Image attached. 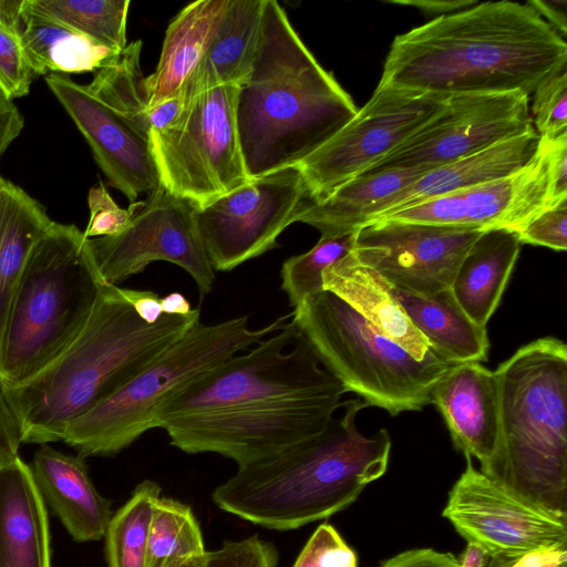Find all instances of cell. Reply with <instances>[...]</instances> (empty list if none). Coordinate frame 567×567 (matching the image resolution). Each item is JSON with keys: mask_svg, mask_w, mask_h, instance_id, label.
<instances>
[{"mask_svg": "<svg viewBox=\"0 0 567 567\" xmlns=\"http://www.w3.org/2000/svg\"><path fill=\"white\" fill-rule=\"evenodd\" d=\"M520 246L514 230L485 229L461 261L451 291L458 306L476 324L486 327L495 312Z\"/></svg>", "mask_w": 567, "mask_h": 567, "instance_id": "484cf974", "label": "cell"}, {"mask_svg": "<svg viewBox=\"0 0 567 567\" xmlns=\"http://www.w3.org/2000/svg\"><path fill=\"white\" fill-rule=\"evenodd\" d=\"M188 104L182 91L164 102L147 107L146 118L151 131H161L171 126Z\"/></svg>", "mask_w": 567, "mask_h": 567, "instance_id": "f6af8a7d", "label": "cell"}, {"mask_svg": "<svg viewBox=\"0 0 567 567\" xmlns=\"http://www.w3.org/2000/svg\"><path fill=\"white\" fill-rule=\"evenodd\" d=\"M171 567H206V554L204 556L186 559Z\"/></svg>", "mask_w": 567, "mask_h": 567, "instance_id": "f5cc1de1", "label": "cell"}, {"mask_svg": "<svg viewBox=\"0 0 567 567\" xmlns=\"http://www.w3.org/2000/svg\"><path fill=\"white\" fill-rule=\"evenodd\" d=\"M484 567H567V549L529 553L518 557H493Z\"/></svg>", "mask_w": 567, "mask_h": 567, "instance_id": "ee69618b", "label": "cell"}, {"mask_svg": "<svg viewBox=\"0 0 567 567\" xmlns=\"http://www.w3.org/2000/svg\"><path fill=\"white\" fill-rule=\"evenodd\" d=\"M539 142L546 153L550 206L567 198V136Z\"/></svg>", "mask_w": 567, "mask_h": 567, "instance_id": "60d3db41", "label": "cell"}, {"mask_svg": "<svg viewBox=\"0 0 567 567\" xmlns=\"http://www.w3.org/2000/svg\"><path fill=\"white\" fill-rule=\"evenodd\" d=\"M192 508L159 496L153 505L146 547V567H171L206 554Z\"/></svg>", "mask_w": 567, "mask_h": 567, "instance_id": "4dcf8cb0", "label": "cell"}, {"mask_svg": "<svg viewBox=\"0 0 567 567\" xmlns=\"http://www.w3.org/2000/svg\"><path fill=\"white\" fill-rule=\"evenodd\" d=\"M424 173L388 169L360 175L320 202H305L296 221L317 228L321 237L358 231L382 215L395 195Z\"/></svg>", "mask_w": 567, "mask_h": 567, "instance_id": "d4e9b609", "label": "cell"}, {"mask_svg": "<svg viewBox=\"0 0 567 567\" xmlns=\"http://www.w3.org/2000/svg\"><path fill=\"white\" fill-rule=\"evenodd\" d=\"M30 468L45 504L73 540L86 543L104 537L112 505L95 488L83 457L42 444Z\"/></svg>", "mask_w": 567, "mask_h": 567, "instance_id": "ffe728a7", "label": "cell"}, {"mask_svg": "<svg viewBox=\"0 0 567 567\" xmlns=\"http://www.w3.org/2000/svg\"><path fill=\"white\" fill-rule=\"evenodd\" d=\"M278 559L275 545L254 535L207 551L206 567H277Z\"/></svg>", "mask_w": 567, "mask_h": 567, "instance_id": "74e56055", "label": "cell"}, {"mask_svg": "<svg viewBox=\"0 0 567 567\" xmlns=\"http://www.w3.org/2000/svg\"><path fill=\"white\" fill-rule=\"evenodd\" d=\"M24 118L12 101L0 100V157L20 135Z\"/></svg>", "mask_w": 567, "mask_h": 567, "instance_id": "bcb514c9", "label": "cell"}, {"mask_svg": "<svg viewBox=\"0 0 567 567\" xmlns=\"http://www.w3.org/2000/svg\"><path fill=\"white\" fill-rule=\"evenodd\" d=\"M347 392L290 318L168 396L155 411L154 427L185 453H215L240 467L321 434Z\"/></svg>", "mask_w": 567, "mask_h": 567, "instance_id": "6da1fadb", "label": "cell"}, {"mask_svg": "<svg viewBox=\"0 0 567 567\" xmlns=\"http://www.w3.org/2000/svg\"><path fill=\"white\" fill-rule=\"evenodd\" d=\"M89 223L83 231L89 239L120 234L130 223L134 207L121 208L111 197L102 182L89 190Z\"/></svg>", "mask_w": 567, "mask_h": 567, "instance_id": "ab89813d", "label": "cell"}, {"mask_svg": "<svg viewBox=\"0 0 567 567\" xmlns=\"http://www.w3.org/2000/svg\"><path fill=\"white\" fill-rule=\"evenodd\" d=\"M357 233L320 237L310 250L285 260L280 288L292 309L324 290L323 271L353 250Z\"/></svg>", "mask_w": 567, "mask_h": 567, "instance_id": "836d02e7", "label": "cell"}, {"mask_svg": "<svg viewBox=\"0 0 567 567\" xmlns=\"http://www.w3.org/2000/svg\"><path fill=\"white\" fill-rule=\"evenodd\" d=\"M466 458L442 515L488 558L567 549V515L539 505L492 480Z\"/></svg>", "mask_w": 567, "mask_h": 567, "instance_id": "5bb4252c", "label": "cell"}, {"mask_svg": "<svg viewBox=\"0 0 567 567\" xmlns=\"http://www.w3.org/2000/svg\"><path fill=\"white\" fill-rule=\"evenodd\" d=\"M0 567H52L47 504L20 456L0 465Z\"/></svg>", "mask_w": 567, "mask_h": 567, "instance_id": "44dd1931", "label": "cell"}, {"mask_svg": "<svg viewBox=\"0 0 567 567\" xmlns=\"http://www.w3.org/2000/svg\"><path fill=\"white\" fill-rule=\"evenodd\" d=\"M567 66V42L527 3L487 1L394 38L379 85L440 95H532Z\"/></svg>", "mask_w": 567, "mask_h": 567, "instance_id": "7a4b0ae2", "label": "cell"}, {"mask_svg": "<svg viewBox=\"0 0 567 567\" xmlns=\"http://www.w3.org/2000/svg\"><path fill=\"white\" fill-rule=\"evenodd\" d=\"M447 97L378 84L355 115L299 165L306 202L327 198L375 165L440 112Z\"/></svg>", "mask_w": 567, "mask_h": 567, "instance_id": "8fae6325", "label": "cell"}, {"mask_svg": "<svg viewBox=\"0 0 567 567\" xmlns=\"http://www.w3.org/2000/svg\"><path fill=\"white\" fill-rule=\"evenodd\" d=\"M44 80L85 138L111 186L131 204L159 186L150 146L147 105L142 100L111 91L93 94L65 74L49 73Z\"/></svg>", "mask_w": 567, "mask_h": 567, "instance_id": "4fadbf2b", "label": "cell"}, {"mask_svg": "<svg viewBox=\"0 0 567 567\" xmlns=\"http://www.w3.org/2000/svg\"><path fill=\"white\" fill-rule=\"evenodd\" d=\"M389 2L415 7L422 12L441 16L462 11L478 3L475 0H391Z\"/></svg>", "mask_w": 567, "mask_h": 567, "instance_id": "681fc988", "label": "cell"}, {"mask_svg": "<svg viewBox=\"0 0 567 567\" xmlns=\"http://www.w3.org/2000/svg\"><path fill=\"white\" fill-rule=\"evenodd\" d=\"M526 3L565 39L567 34L566 0H529Z\"/></svg>", "mask_w": 567, "mask_h": 567, "instance_id": "7dc6e473", "label": "cell"}, {"mask_svg": "<svg viewBox=\"0 0 567 567\" xmlns=\"http://www.w3.org/2000/svg\"><path fill=\"white\" fill-rule=\"evenodd\" d=\"M379 567H462L461 559L447 551L417 548L402 551Z\"/></svg>", "mask_w": 567, "mask_h": 567, "instance_id": "b9f144b4", "label": "cell"}, {"mask_svg": "<svg viewBox=\"0 0 567 567\" xmlns=\"http://www.w3.org/2000/svg\"><path fill=\"white\" fill-rule=\"evenodd\" d=\"M482 229L375 220L357 233L352 254L390 285L424 297L451 289Z\"/></svg>", "mask_w": 567, "mask_h": 567, "instance_id": "e0dca14e", "label": "cell"}, {"mask_svg": "<svg viewBox=\"0 0 567 567\" xmlns=\"http://www.w3.org/2000/svg\"><path fill=\"white\" fill-rule=\"evenodd\" d=\"M532 131L530 96L522 91L450 95L440 112L361 175L429 172Z\"/></svg>", "mask_w": 567, "mask_h": 567, "instance_id": "9a60e30c", "label": "cell"}, {"mask_svg": "<svg viewBox=\"0 0 567 567\" xmlns=\"http://www.w3.org/2000/svg\"><path fill=\"white\" fill-rule=\"evenodd\" d=\"M248 318L197 323L113 395L74 420L62 441L83 458L118 454L154 429L155 411L168 396L279 331L291 313L259 329H250Z\"/></svg>", "mask_w": 567, "mask_h": 567, "instance_id": "9c48e42d", "label": "cell"}, {"mask_svg": "<svg viewBox=\"0 0 567 567\" xmlns=\"http://www.w3.org/2000/svg\"><path fill=\"white\" fill-rule=\"evenodd\" d=\"M291 321L348 392L391 415L429 405L433 386L455 364L435 351L416 360L329 290L295 308Z\"/></svg>", "mask_w": 567, "mask_h": 567, "instance_id": "ba28073f", "label": "cell"}, {"mask_svg": "<svg viewBox=\"0 0 567 567\" xmlns=\"http://www.w3.org/2000/svg\"><path fill=\"white\" fill-rule=\"evenodd\" d=\"M52 221L43 205L8 181L0 209V341L25 262Z\"/></svg>", "mask_w": 567, "mask_h": 567, "instance_id": "f546056e", "label": "cell"}, {"mask_svg": "<svg viewBox=\"0 0 567 567\" xmlns=\"http://www.w3.org/2000/svg\"><path fill=\"white\" fill-rule=\"evenodd\" d=\"M358 112L275 0H265L258 43L239 83L236 123L249 179L299 166Z\"/></svg>", "mask_w": 567, "mask_h": 567, "instance_id": "3957f363", "label": "cell"}, {"mask_svg": "<svg viewBox=\"0 0 567 567\" xmlns=\"http://www.w3.org/2000/svg\"><path fill=\"white\" fill-rule=\"evenodd\" d=\"M20 39L37 74L95 72L120 52L33 8L24 0Z\"/></svg>", "mask_w": 567, "mask_h": 567, "instance_id": "f1b7e54d", "label": "cell"}, {"mask_svg": "<svg viewBox=\"0 0 567 567\" xmlns=\"http://www.w3.org/2000/svg\"><path fill=\"white\" fill-rule=\"evenodd\" d=\"M265 0H228L209 44L179 91L187 102L203 91L239 84L255 56Z\"/></svg>", "mask_w": 567, "mask_h": 567, "instance_id": "cb8c5ba5", "label": "cell"}, {"mask_svg": "<svg viewBox=\"0 0 567 567\" xmlns=\"http://www.w3.org/2000/svg\"><path fill=\"white\" fill-rule=\"evenodd\" d=\"M21 444L18 422L0 385V465L19 457Z\"/></svg>", "mask_w": 567, "mask_h": 567, "instance_id": "7bdbcfd3", "label": "cell"}, {"mask_svg": "<svg viewBox=\"0 0 567 567\" xmlns=\"http://www.w3.org/2000/svg\"><path fill=\"white\" fill-rule=\"evenodd\" d=\"M200 322L163 315L153 324L135 312L130 289L104 284L86 324L71 344L30 380L3 386L22 444L62 441L68 426L113 395Z\"/></svg>", "mask_w": 567, "mask_h": 567, "instance_id": "277c9868", "label": "cell"}, {"mask_svg": "<svg viewBox=\"0 0 567 567\" xmlns=\"http://www.w3.org/2000/svg\"><path fill=\"white\" fill-rule=\"evenodd\" d=\"M322 279L324 290L341 298L416 360H424L434 351L394 297L390 284L352 251L328 267Z\"/></svg>", "mask_w": 567, "mask_h": 567, "instance_id": "7402d4cb", "label": "cell"}, {"mask_svg": "<svg viewBox=\"0 0 567 567\" xmlns=\"http://www.w3.org/2000/svg\"><path fill=\"white\" fill-rule=\"evenodd\" d=\"M548 206L547 159L539 142L534 161L511 176L434 197L375 220L517 231Z\"/></svg>", "mask_w": 567, "mask_h": 567, "instance_id": "ac0fdd59", "label": "cell"}, {"mask_svg": "<svg viewBox=\"0 0 567 567\" xmlns=\"http://www.w3.org/2000/svg\"><path fill=\"white\" fill-rule=\"evenodd\" d=\"M7 183L8 181L0 176V209L4 199Z\"/></svg>", "mask_w": 567, "mask_h": 567, "instance_id": "db71d44e", "label": "cell"}, {"mask_svg": "<svg viewBox=\"0 0 567 567\" xmlns=\"http://www.w3.org/2000/svg\"><path fill=\"white\" fill-rule=\"evenodd\" d=\"M228 0L189 3L169 23L155 71L144 78L147 107L176 95L204 55Z\"/></svg>", "mask_w": 567, "mask_h": 567, "instance_id": "4316f807", "label": "cell"}, {"mask_svg": "<svg viewBox=\"0 0 567 567\" xmlns=\"http://www.w3.org/2000/svg\"><path fill=\"white\" fill-rule=\"evenodd\" d=\"M161 306L164 315L188 316L194 310L181 292H171L161 297Z\"/></svg>", "mask_w": 567, "mask_h": 567, "instance_id": "816d5d0a", "label": "cell"}, {"mask_svg": "<svg viewBox=\"0 0 567 567\" xmlns=\"http://www.w3.org/2000/svg\"><path fill=\"white\" fill-rule=\"evenodd\" d=\"M132 204V218L120 234L89 239L104 281L117 286L154 261H167L194 279L203 300L215 272L195 227V206L161 184L146 200Z\"/></svg>", "mask_w": 567, "mask_h": 567, "instance_id": "2e32d148", "label": "cell"}, {"mask_svg": "<svg viewBox=\"0 0 567 567\" xmlns=\"http://www.w3.org/2000/svg\"><path fill=\"white\" fill-rule=\"evenodd\" d=\"M104 284L83 231L52 221L11 302L0 341V384H21L54 361L86 324Z\"/></svg>", "mask_w": 567, "mask_h": 567, "instance_id": "52a82bcc", "label": "cell"}, {"mask_svg": "<svg viewBox=\"0 0 567 567\" xmlns=\"http://www.w3.org/2000/svg\"><path fill=\"white\" fill-rule=\"evenodd\" d=\"M24 0H0V22L19 33Z\"/></svg>", "mask_w": 567, "mask_h": 567, "instance_id": "f907efd6", "label": "cell"}, {"mask_svg": "<svg viewBox=\"0 0 567 567\" xmlns=\"http://www.w3.org/2000/svg\"><path fill=\"white\" fill-rule=\"evenodd\" d=\"M307 199L299 166L252 178L194 208V223L214 270L230 271L278 247L279 235Z\"/></svg>", "mask_w": 567, "mask_h": 567, "instance_id": "7c38bea8", "label": "cell"}, {"mask_svg": "<svg viewBox=\"0 0 567 567\" xmlns=\"http://www.w3.org/2000/svg\"><path fill=\"white\" fill-rule=\"evenodd\" d=\"M390 286L414 327L442 358L455 364L487 360L486 327L468 318L451 289L424 297Z\"/></svg>", "mask_w": 567, "mask_h": 567, "instance_id": "83f0119b", "label": "cell"}, {"mask_svg": "<svg viewBox=\"0 0 567 567\" xmlns=\"http://www.w3.org/2000/svg\"><path fill=\"white\" fill-rule=\"evenodd\" d=\"M520 244L567 249V198L539 212L516 231Z\"/></svg>", "mask_w": 567, "mask_h": 567, "instance_id": "f35d334b", "label": "cell"}, {"mask_svg": "<svg viewBox=\"0 0 567 567\" xmlns=\"http://www.w3.org/2000/svg\"><path fill=\"white\" fill-rule=\"evenodd\" d=\"M431 403L444 419L455 447L483 468L498 439V390L494 371L481 362L451 367L435 383Z\"/></svg>", "mask_w": 567, "mask_h": 567, "instance_id": "d6986e66", "label": "cell"}, {"mask_svg": "<svg viewBox=\"0 0 567 567\" xmlns=\"http://www.w3.org/2000/svg\"><path fill=\"white\" fill-rule=\"evenodd\" d=\"M368 406L344 401L318 436L262 461L240 466L213 492L223 511L275 530L296 529L351 505L388 468L391 437L385 429L370 436L357 427Z\"/></svg>", "mask_w": 567, "mask_h": 567, "instance_id": "5b68a950", "label": "cell"}, {"mask_svg": "<svg viewBox=\"0 0 567 567\" xmlns=\"http://www.w3.org/2000/svg\"><path fill=\"white\" fill-rule=\"evenodd\" d=\"M35 78L19 33L0 22V100L27 95Z\"/></svg>", "mask_w": 567, "mask_h": 567, "instance_id": "d590c367", "label": "cell"}, {"mask_svg": "<svg viewBox=\"0 0 567 567\" xmlns=\"http://www.w3.org/2000/svg\"><path fill=\"white\" fill-rule=\"evenodd\" d=\"M161 486L141 482L124 505L113 513L106 528L105 555L109 567H146V547L153 505Z\"/></svg>", "mask_w": 567, "mask_h": 567, "instance_id": "1f68e13d", "label": "cell"}, {"mask_svg": "<svg viewBox=\"0 0 567 567\" xmlns=\"http://www.w3.org/2000/svg\"><path fill=\"white\" fill-rule=\"evenodd\" d=\"M498 439L480 471L567 515V346L555 337L520 347L494 371Z\"/></svg>", "mask_w": 567, "mask_h": 567, "instance_id": "8992f818", "label": "cell"}, {"mask_svg": "<svg viewBox=\"0 0 567 567\" xmlns=\"http://www.w3.org/2000/svg\"><path fill=\"white\" fill-rule=\"evenodd\" d=\"M538 148L539 137L532 131L429 171L399 192L378 218L434 197L511 176L530 164Z\"/></svg>", "mask_w": 567, "mask_h": 567, "instance_id": "603a6c76", "label": "cell"}, {"mask_svg": "<svg viewBox=\"0 0 567 567\" xmlns=\"http://www.w3.org/2000/svg\"><path fill=\"white\" fill-rule=\"evenodd\" d=\"M292 567H358V558L332 525L321 524L310 536Z\"/></svg>", "mask_w": 567, "mask_h": 567, "instance_id": "8d00e7d4", "label": "cell"}, {"mask_svg": "<svg viewBox=\"0 0 567 567\" xmlns=\"http://www.w3.org/2000/svg\"><path fill=\"white\" fill-rule=\"evenodd\" d=\"M238 85L198 93L171 126L150 132L159 184L195 207L250 181L236 123Z\"/></svg>", "mask_w": 567, "mask_h": 567, "instance_id": "30bf717a", "label": "cell"}, {"mask_svg": "<svg viewBox=\"0 0 567 567\" xmlns=\"http://www.w3.org/2000/svg\"><path fill=\"white\" fill-rule=\"evenodd\" d=\"M132 306L136 315L146 323L153 324L164 315L161 297L150 290L130 289Z\"/></svg>", "mask_w": 567, "mask_h": 567, "instance_id": "c3c4849f", "label": "cell"}, {"mask_svg": "<svg viewBox=\"0 0 567 567\" xmlns=\"http://www.w3.org/2000/svg\"><path fill=\"white\" fill-rule=\"evenodd\" d=\"M532 96L530 116L538 137L567 136V68L543 82Z\"/></svg>", "mask_w": 567, "mask_h": 567, "instance_id": "e575fe53", "label": "cell"}, {"mask_svg": "<svg viewBox=\"0 0 567 567\" xmlns=\"http://www.w3.org/2000/svg\"><path fill=\"white\" fill-rule=\"evenodd\" d=\"M31 6L72 30L122 51L127 45L130 0H29Z\"/></svg>", "mask_w": 567, "mask_h": 567, "instance_id": "d6a6232c", "label": "cell"}]
</instances>
